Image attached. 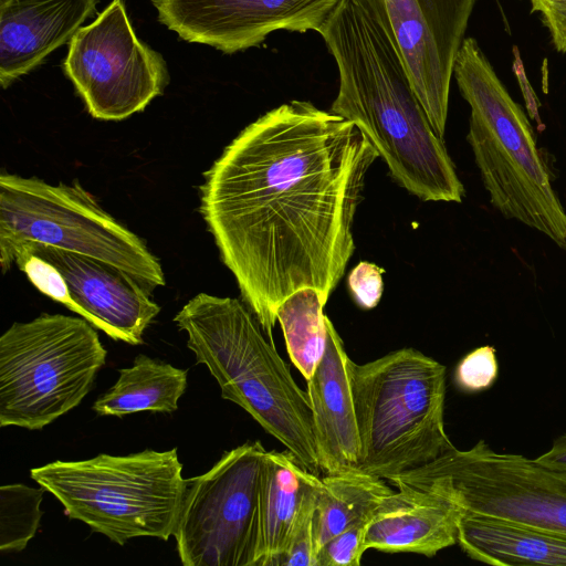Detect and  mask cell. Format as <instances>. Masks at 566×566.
Segmentation results:
<instances>
[{
	"instance_id": "4316f807",
	"label": "cell",
	"mask_w": 566,
	"mask_h": 566,
	"mask_svg": "<svg viewBox=\"0 0 566 566\" xmlns=\"http://www.w3.org/2000/svg\"><path fill=\"white\" fill-rule=\"evenodd\" d=\"M384 270L376 264L360 262L348 275V285L355 302L365 310L374 308L380 301Z\"/></svg>"
},
{
	"instance_id": "5bb4252c",
	"label": "cell",
	"mask_w": 566,
	"mask_h": 566,
	"mask_svg": "<svg viewBox=\"0 0 566 566\" xmlns=\"http://www.w3.org/2000/svg\"><path fill=\"white\" fill-rule=\"evenodd\" d=\"M342 0H153L158 21L190 43L232 54L277 30L319 32Z\"/></svg>"
},
{
	"instance_id": "ba28073f",
	"label": "cell",
	"mask_w": 566,
	"mask_h": 566,
	"mask_svg": "<svg viewBox=\"0 0 566 566\" xmlns=\"http://www.w3.org/2000/svg\"><path fill=\"white\" fill-rule=\"evenodd\" d=\"M33 242L111 263L151 290L165 285L159 260L144 241L106 212L77 181L51 185L36 177L0 175V265Z\"/></svg>"
},
{
	"instance_id": "7c38bea8",
	"label": "cell",
	"mask_w": 566,
	"mask_h": 566,
	"mask_svg": "<svg viewBox=\"0 0 566 566\" xmlns=\"http://www.w3.org/2000/svg\"><path fill=\"white\" fill-rule=\"evenodd\" d=\"M12 260L44 295L115 340L142 344L160 312L148 285L105 261L33 242L19 247Z\"/></svg>"
},
{
	"instance_id": "2e32d148",
	"label": "cell",
	"mask_w": 566,
	"mask_h": 566,
	"mask_svg": "<svg viewBox=\"0 0 566 566\" xmlns=\"http://www.w3.org/2000/svg\"><path fill=\"white\" fill-rule=\"evenodd\" d=\"M99 0L0 1V84L10 86L70 42Z\"/></svg>"
},
{
	"instance_id": "ac0fdd59",
	"label": "cell",
	"mask_w": 566,
	"mask_h": 566,
	"mask_svg": "<svg viewBox=\"0 0 566 566\" xmlns=\"http://www.w3.org/2000/svg\"><path fill=\"white\" fill-rule=\"evenodd\" d=\"M317 476L304 469L287 450L265 452L260 476L253 566H277L305 494Z\"/></svg>"
},
{
	"instance_id": "ffe728a7",
	"label": "cell",
	"mask_w": 566,
	"mask_h": 566,
	"mask_svg": "<svg viewBox=\"0 0 566 566\" xmlns=\"http://www.w3.org/2000/svg\"><path fill=\"white\" fill-rule=\"evenodd\" d=\"M116 382L93 403L98 416L124 417L139 411L174 412L187 388V370L146 355L118 370Z\"/></svg>"
},
{
	"instance_id": "8fae6325",
	"label": "cell",
	"mask_w": 566,
	"mask_h": 566,
	"mask_svg": "<svg viewBox=\"0 0 566 566\" xmlns=\"http://www.w3.org/2000/svg\"><path fill=\"white\" fill-rule=\"evenodd\" d=\"M63 67L91 116L102 120L143 111L169 82L164 57L138 39L123 0H112L74 34Z\"/></svg>"
},
{
	"instance_id": "44dd1931",
	"label": "cell",
	"mask_w": 566,
	"mask_h": 566,
	"mask_svg": "<svg viewBox=\"0 0 566 566\" xmlns=\"http://www.w3.org/2000/svg\"><path fill=\"white\" fill-rule=\"evenodd\" d=\"M392 490L385 479L359 471L319 478L314 523L316 552L334 536L371 517Z\"/></svg>"
},
{
	"instance_id": "d6986e66",
	"label": "cell",
	"mask_w": 566,
	"mask_h": 566,
	"mask_svg": "<svg viewBox=\"0 0 566 566\" xmlns=\"http://www.w3.org/2000/svg\"><path fill=\"white\" fill-rule=\"evenodd\" d=\"M458 544L471 559L496 566H566V535L504 520L464 514Z\"/></svg>"
},
{
	"instance_id": "277c9868",
	"label": "cell",
	"mask_w": 566,
	"mask_h": 566,
	"mask_svg": "<svg viewBox=\"0 0 566 566\" xmlns=\"http://www.w3.org/2000/svg\"><path fill=\"white\" fill-rule=\"evenodd\" d=\"M453 75L471 108L467 140L491 205L566 250V211L533 126L473 38L463 40Z\"/></svg>"
},
{
	"instance_id": "3957f363",
	"label": "cell",
	"mask_w": 566,
	"mask_h": 566,
	"mask_svg": "<svg viewBox=\"0 0 566 566\" xmlns=\"http://www.w3.org/2000/svg\"><path fill=\"white\" fill-rule=\"evenodd\" d=\"M197 364L217 380L221 398L244 409L306 470L319 475L306 391L266 338L249 306L233 297L199 293L175 315Z\"/></svg>"
},
{
	"instance_id": "6da1fadb",
	"label": "cell",
	"mask_w": 566,
	"mask_h": 566,
	"mask_svg": "<svg viewBox=\"0 0 566 566\" xmlns=\"http://www.w3.org/2000/svg\"><path fill=\"white\" fill-rule=\"evenodd\" d=\"M377 157L353 122L291 101L248 125L206 171L201 216L270 340L289 296L310 287L326 304L343 277Z\"/></svg>"
},
{
	"instance_id": "30bf717a",
	"label": "cell",
	"mask_w": 566,
	"mask_h": 566,
	"mask_svg": "<svg viewBox=\"0 0 566 566\" xmlns=\"http://www.w3.org/2000/svg\"><path fill=\"white\" fill-rule=\"evenodd\" d=\"M266 450L260 441L228 452L186 479L172 536L184 566H253L259 489Z\"/></svg>"
},
{
	"instance_id": "52a82bcc",
	"label": "cell",
	"mask_w": 566,
	"mask_h": 566,
	"mask_svg": "<svg viewBox=\"0 0 566 566\" xmlns=\"http://www.w3.org/2000/svg\"><path fill=\"white\" fill-rule=\"evenodd\" d=\"M107 352L83 317L43 313L0 337V426L40 430L77 407Z\"/></svg>"
},
{
	"instance_id": "9c48e42d",
	"label": "cell",
	"mask_w": 566,
	"mask_h": 566,
	"mask_svg": "<svg viewBox=\"0 0 566 566\" xmlns=\"http://www.w3.org/2000/svg\"><path fill=\"white\" fill-rule=\"evenodd\" d=\"M438 494L464 514L566 535V473L522 454L497 452L484 440L455 447L434 461L388 480Z\"/></svg>"
},
{
	"instance_id": "e0dca14e",
	"label": "cell",
	"mask_w": 566,
	"mask_h": 566,
	"mask_svg": "<svg viewBox=\"0 0 566 566\" xmlns=\"http://www.w3.org/2000/svg\"><path fill=\"white\" fill-rule=\"evenodd\" d=\"M392 485L396 489L382 497L368 524L367 549L433 557L458 544L464 512L457 504L401 482Z\"/></svg>"
},
{
	"instance_id": "83f0119b",
	"label": "cell",
	"mask_w": 566,
	"mask_h": 566,
	"mask_svg": "<svg viewBox=\"0 0 566 566\" xmlns=\"http://www.w3.org/2000/svg\"><path fill=\"white\" fill-rule=\"evenodd\" d=\"M531 6L541 13L555 49L566 53V0H531Z\"/></svg>"
},
{
	"instance_id": "9a60e30c",
	"label": "cell",
	"mask_w": 566,
	"mask_h": 566,
	"mask_svg": "<svg viewBox=\"0 0 566 566\" xmlns=\"http://www.w3.org/2000/svg\"><path fill=\"white\" fill-rule=\"evenodd\" d=\"M352 359L329 319L326 348L306 380L315 444L323 474L358 471L360 439L353 394Z\"/></svg>"
},
{
	"instance_id": "7a4b0ae2",
	"label": "cell",
	"mask_w": 566,
	"mask_h": 566,
	"mask_svg": "<svg viewBox=\"0 0 566 566\" xmlns=\"http://www.w3.org/2000/svg\"><path fill=\"white\" fill-rule=\"evenodd\" d=\"M335 59L331 112L353 122L392 179L422 201L462 202L464 187L419 101L388 28L368 0H342L318 32Z\"/></svg>"
},
{
	"instance_id": "f546056e",
	"label": "cell",
	"mask_w": 566,
	"mask_h": 566,
	"mask_svg": "<svg viewBox=\"0 0 566 566\" xmlns=\"http://www.w3.org/2000/svg\"><path fill=\"white\" fill-rule=\"evenodd\" d=\"M0 1H3V0H0Z\"/></svg>"
},
{
	"instance_id": "cb8c5ba5",
	"label": "cell",
	"mask_w": 566,
	"mask_h": 566,
	"mask_svg": "<svg viewBox=\"0 0 566 566\" xmlns=\"http://www.w3.org/2000/svg\"><path fill=\"white\" fill-rule=\"evenodd\" d=\"M319 478L315 479L305 494L277 566H317L314 523Z\"/></svg>"
},
{
	"instance_id": "d4e9b609",
	"label": "cell",
	"mask_w": 566,
	"mask_h": 566,
	"mask_svg": "<svg viewBox=\"0 0 566 566\" xmlns=\"http://www.w3.org/2000/svg\"><path fill=\"white\" fill-rule=\"evenodd\" d=\"M499 364L493 346H480L467 354L457 365L454 384L468 394L489 389L497 379Z\"/></svg>"
},
{
	"instance_id": "8992f818",
	"label": "cell",
	"mask_w": 566,
	"mask_h": 566,
	"mask_svg": "<svg viewBox=\"0 0 566 566\" xmlns=\"http://www.w3.org/2000/svg\"><path fill=\"white\" fill-rule=\"evenodd\" d=\"M181 472L174 448L57 460L30 474L59 500L69 518L124 545L136 537L172 536L186 488Z\"/></svg>"
},
{
	"instance_id": "484cf974",
	"label": "cell",
	"mask_w": 566,
	"mask_h": 566,
	"mask_svg": "<svg viewBox=\"0 0 566 566\" xmlns=\"http://www.w3.org/2000/svg\"><path fill=\"white\" fill-rule=\"evenodd\" d=\"M371 517L356 523L327 541L317 552V566H359L367 551L365 537Z\"/></svg>"
},
{
	"instance_id": "603a6c76",
	"label": "cell",
	"mask_w": 566,
	"mask_h": 566,
	"mask_svg": "<svg viewBox=\"0 0 566 566\" xmlns=\"http://www.w3.org/2000/svg\"><path fill=\"white\" fill-rule=\"evenodd\" d=\"M45 489L22 483L0 488V551H23L34 537L43 512L41 503Z\"/></svg>"
},
{
	"instance_id": "7402d4cb",
	"label": "cell",
	"mask_w": 566,
	"mask_h": 566,
	"mask_svg": "<svg viewBox=\"0 0 566 566\" xmlns=\"http://www.w3.org/2000/svg\"><path fill=\"white\" fill-rule=\"evenodd\" d=\"M319 294L307 287L289 296L276 312L289 356L305 380L313 375L326 348L329 318Z\"/></svg>"
},
{
	"instance_id": "f1b7e54d",
	"label": "cell",
	"mask_w": 566,
	"mask_h": 566,
	"mask_svg": "<svg viewBox=\"0 0 566 566\" xmlns=\"http://www.w3.org/2000/svg\"><path fill=\"white\" fill-rule=\"evenodd\" d=\"M534 460L547 469L566 473V434L556 438L552 448Z\"/></svg>"
},
{
	"instance_id": "4fadbf2b",
	"label": "cell",
	"mask_w": 566,
	"mask_h": 566,
	"mask_svg": "<svg viewBox=\"0 0 566 566\" xmlns=\"http://www.w3.org/2000/svg\"><path fill=\"white\" fill-rule=\"evenodd\" d=\"M389 30L413 90L441 138L454 63L478 0H368Z\"/></svg>"
},
{
	"instance_id": "5b68a950",
	"label": "cell",
	"mask_w": 566,
	"mask_h": 566,
	"mask_svg": "<svg viewBox=\"0 0 566 566\" xmlns=\"http://www.w3.org/2000/svg\"><path fill=\"white\" fill-rule=\"evenodd\" d=\"M360 439L358 471L388 481L454 448L444 429L447 368L405 347L350 363Z\"/></svg>"
}]
</instances>
